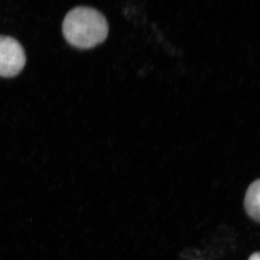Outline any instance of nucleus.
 I'll use <instances>...</instances> for the list:
<instances>
[{"mask_svg": "<svg viewBox=\"0 0 260 260\" xmlns=\"http://www.w3.org/2000/svg\"><path fill=\"white\" fill-rule=\"evenodd\" d=\"M244 206L248 215L260 223V179L254 181L248 188Z\"/></svg>", "mask_w": 260, "mask_h": 260, "instance_id": "3", "label": "nucleus"}, {"mask_svg": "<svg viewBox=\"0 0 260 260\" xmlns=\"http://www.w3.org/2000/svg\"><path fill=\"white\" fill-rule=\"evenodd\" d=\"M25 61L21 44L13 38L0 36V76L11 78L19 74Z\"/></svg>", "mask_w": 260, "mask_h": 260, "instance_id": "2", "label": "nucleus"}, {"mask_svg": "<svg viewBox=\"0 0 260 260\" xmlns=\"http://www.w3.org/2000/svg\"><path fill=\"white\" fill-rule=\"evenodd\" d=\"M249 260H260V252L254 253Z\"/></svg>", "mask_w": 260, "mask_h": 260, "instance_id": "4", "label": "nucleus"}, {"mask_svg": "<svg viewBox=\"0 0 260 260\" xmlns=\"http://www.w3.org/2000/svg\"><path fill=\"white\" fill-rule=\"evenodd\" d=\"M62 31L72 46L86 49L107 39L109 25L105 17L97 10L89 7H77L65 16Z\"/></svg>", "mask_w": 260, "mask_h": 260, "instance_id": "1", "label": "nucleus"}]
</instances>
